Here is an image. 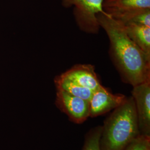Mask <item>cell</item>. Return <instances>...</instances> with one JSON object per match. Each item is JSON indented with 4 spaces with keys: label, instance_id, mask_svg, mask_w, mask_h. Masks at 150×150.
<instances>
[{
    "label": "cell",
    "instance_id": "obj_4",
    "mask_svg": "<svg viewBox=\"0 0 150 150\" xmlns=\"http://www.w3.org/2000/svg\"><path fill=\"white\" fill-rule=\"evenodd\" d=\"M55 105L74 123H82L90 117L88 101L59 89H56Z\"/></svg>",
    "mask_w": 150,
    "mask_h": 150
},
{
    "label": "cell",
    "instance_id": "obj_2",
    "mask_svg": "<svg viewBox=\"0 0 150 150\" xmlns=\"http://www.w3.org/2000/svg\"><path fill=\"white\" fill-rule=\"evenodd\" d=\"M139 135L135 104L131 96L105 120L100 150H123Z\"/></svg>",
    "mask_w": 150,
    "mask_h": 150
},
{
    "label": "cell",
    "instance_id": "obj_6",
    "mask_svg": "<svg viewBox=\"0 0 150 150\" xmlns=\"http://www.w3.org/2000/svg\"><path fill=\"white\" fill-rule=\"evenodd\" d=\"M127 97L123 94H113L102 86L93 91L90 102V117H96L113 110L121 105Z\"/></svg>",
    "mask_w": 150,
    "mask_h": 150
},
{
    "label": "cell",
    "instance_id": "obj_1",
    "mask_svg": "<svg viewBox=\"0 0 150 150\" xmlns=\"http://www.w3.org/2000/svg\"><path fill=\"white\" fill-rule=\"evenodd\" d=\"M110 41L109 54L124 83L132 87L150 81V57L129 38L123 25L105 12L97 15Z\"/></svg>",
    "mask_w": 150,
    "mask_h": 150
},
{
    "label": "cell",
    "instance_id": "obj_8",
    "mask_svg": "<svg viewBox=\"0 0 150 150\" xmlns=\"http://www.w3.org/2000/svg\"><path fill=\"white\" fill-rule=\"evenodd\" d=\"M123 26L141 25L150 27V8H139L109 15Z\"/></svg>",
    "mask_w": 150,
    "mask_h": 150
},
{
    "label": "cell",
    "instance_id": "obj_7",
    "mask_svg": "<svg viewBox=\"0 0 150 150\" xmlns=\"http://www.w3.org/2000/svg\"><path fill=\"white\" fill-rule=\"evenodd\" d=\"M62 75L93 92L103 86L97 76L95 67L91 64H75Z\"/></svg>",
    "mask_w": 150,
    "mask_h": 150
},
{
    "label": "cell",
    "instance_id": "obj_3",
    "mask_svg": "<svg viewBox=\"0 0 150 150\" xmlns=\"http://www.w3.org/2000/svg\"><path fill=\"white\" fill-rule=\"evenodd\" d=\"M65 8L74 7V16L77 25L87 33L96 34L101 28L97 15L105 12L103 0H61Z\"/></svg>",
    "mask_w": 150,
    "mask_h": 150
},
{
    "label": "cell",
    "instance_id": "obj_10",
    "mask_svg": "<svg viewBox=\"0 0 150 150\" xmlns=\"http://www.w3.org/2000/svg\"><path fill=\"white\" fill-rule=\"evenodd\" d=\"M123 26L129 38L150 57V26L141 25H130Z\"/></svg>",
    "mask_w": 150,
    "mask_h": 150
},
{
    "label": "cell",
    "instance_id": "obj_5",
    "mask_svg": "<svg viewBox=\"0 0 150 150\" xmlns=\"http://www.w3.org/2000/svg\"><path fill=\"white\" fill-rule=\"evenodd\" d=\"M131 93L140 134L150 136V81L134 86Z\"/></svg>",
    "mask_w": 150,
    "mask_h": 150
},
{
    "label": "cell",
    "instance_id": "obj_12",
    "mask_svg": "<svg viewBox=\"0 0 150 150\" xmlns=\"http://www.w3.org/2000/svg\"><path fill=\"white\" fill-rule=\"evenodd\" d=\"M102 126H97L90 129L86 134L82 150H100V139Z\"/></svg>",
    "mask_w": 150,
    "mask_h": 150
},
{
    "label": "cell",
    "instance_id": "obj_11",
    "mask_svg": "<svg viewBox=\"0 0 150 150\" xmlns=\"http://www.w3.org/2000/svg\"><path fill=\"white\" fill-rule=\"evenodd\" d=\"M54 83L56 89L64 91L71 95L78 97L87 101L91 99L93 91L81 86L75 81L61 74L56 76Z\"/></svg>",
    "mask_w": 150,
    "mask_h": 150
},
{
    "label": "cell",
    "instance_id": "obj_13",
    "mask_svg": "<svg viewBox=\"0 0 150 150\" xmlns=\"http://www.w3.org/2000/svg\"><path fill=\"white\" fill-rule=\"evenodd\" d=\"M123 150H150V136L139 135Z\"/></svg>",
    "mask_w": 150,
    "mask_h": 150
},
{
    "label": "cell",
    "instance_id": "obj_9",
    "mask_svg": "<svg viewBox=\"0 0 150 150\" xmlns=\"http://www.w3.org/2000/svg\"><path fill=\"white\" fill-rule=\"evenodd\" d=\"M139 8H150V0H103V9L108 15Z\"/></svg>",
    "mask_w": 150,
    "mask_h": 150
}]
</instances>
